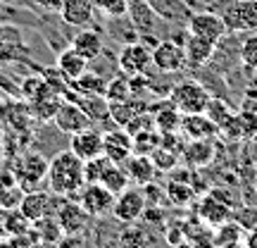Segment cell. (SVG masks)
I'll return each instance as SVG.
<instances>
[{
    "label": "cell",
    "mask_w": 257,
    "mask_h": 248,
    "mask_svg": "<svg viewBox=\"0 0 257 248\" xmlns=\"http://www.w3.org/2000/svg\"><path fill=\"white\" fill-rule=\"evenodd\" d=\"M48 186L55 196H74L86 186L83 179V160L76 157L72 150H60L48 162Z\"/></svg>",
    "instance_id": "cell-1"
},
{
    "label": "cell",
    "mask_w": 257,
    "mask_h": 248,
    "mask_svg": "<svg viewBox=\"0 0 257 248\" xmlns=\"http://www.w3.org/2000/svg\"><path fill=\"white\" fill-rule=\"evenodd\" d=\"M212 93L195 79H184L172 86L169 91V101L176 105V110L181 115H193V112H205L207 103H210Z\"/></svg>",
    "instance_id": "cell-2"
},
{
    "label": "cell",
    "mask_w": 257,
    "mask_h": 248,
    "mask_svg": "<svg viewBox=\"0 0 257 248\" xmlns=\"http://www.w3.org/2000/svg\"><path fill=\"white\" fill-rule=\"evenodd\" d=\"M148 208V198L143 186H128L121 193L114 196V205H112V215L119 222H138L143 217Z\"/></svg>",
    "instance_id": "cell-3"
},
{
    "label": "cell",
    "mask_w": 257,
    "mask_h": 248,
    "mask_svg": "<svg viewBox=\"0 0 257 248\" xmlns=\"http://www.w3.org/2000/svg\"><path fill=\"white\" fill-rule=\"evenodd\" d=\"M15 172H17V182L24 191H36L38 184L48 179V160L41 153L27 150L19 160V165H15Z\"/></svg>",
    "instance_id": "cell-4"
},
{
    "label": "cell",
    "mask_w": 257,
    "mask_h": 248,
    "mask_svg": "<svg viewBox=\"0 0 257 248\" xmlns=\"http://www.w3.org/2000/svg\"><path fill=\"white\" fill-rule=\"evenodd\" d=\"M117 62H119V69L126 76H143L146 69L153 64V50L141 41H128L119 50Z\"/></svg>",
    "instance_id": "cell-5"
},
{
    "label": "cell",
    "mask_w": 257,
    "mask_h": 248,
    "mask_svg": "<svg viewBox=\"0 0 257 248\" xmlns=\"http://www.w3.org/2000/svg\"><path fill=\"white\" fill-rule=\"evenodd\" d=\"M221 17L229 31H257V0H233Z\"/></svg>",
    "instance_id": "cell-6"
},
{
    "label": "cell",
    "mask_w": 257,
    "mask_h": 248,
    "mask_svg": "<svg viewBox=\"0 0 257 248\" xmlns=\"http://www.w3.org/2000/svg\"><path fill=\"white\" fill-rule=\"evenodd\" d=\"M188 31L195 34V36L212 41L214 46L229 34L224 17L217 15V12H193L191 17H188Z\"/></svg>",
    "instance_id": "cell-7"
},
{
    "label": "cell",
    "mask_w": 257,
    "mask_h": 248,
    "mask_svg": "<svg viewBox=\"0 0 257 248\" xmlns=\"http://www.w3.org/2000/svg\"><path fill=\"white\" fill-rule=\"evenodd\" d=\"M153 64L165 74L181 72L186 67L184 43H176V41H157L155 48H153Z\"/></svg>",
    "instance_id": "cell-8"
},
{
    "label": "cell",
    "mask_w": 257,
    "mask_h": 248,
    "mask_svg": "<svg viewBox=\"0 0 257 248\" xmlns=\"http://www.w3.org/2000/svg\"><path fill=\"white\" fill-rule=\"evenodd\" d=\"M102 155L112 162H119V165H124L128 157L134 155V138L126 129L119 127L102 131Z\"/></svg>",
    "instance_id": "cell-9"
},
{
    "label": "cell",
    "mask_w": 257,
    "mask_h": 248,
    "mask_svg": "<svg viewBox=\"0 0 257 248\" xmlns=\"http://www.w3.org/2000/svg\"><path fill=\"white\" fill-rule=\"evenodd\" d=\"M79 203L83 205V210L88 212L91 217H102L112 212V205H114V193L102 186L100 182L98 184H86L81 189V196H79Z\"/></svg>",
    "instance_id": "cell-10"
},
{
    "label": "cell",
    "mask_w": 257,
    "mask_h": 248,
    "mask_svg": "<svg viewBox=\"0 0 257 248\" xmlns=\"http://www.w3.org/2000/svg\"><path fill=\"white\" fill-rule=\"evenodd\" d=\"M69 150L76 157H81L83 162L93 160V157H100L102 155V131L91 124V127L72 134L69 136Z\"/></svg>",
    "instance_id": "cell-11"
},
{
    "label": "cell",
    "mask_w": 257,
    "mask_h": 248,
    "mask_svg": "<svg viewBox=\"0 0 257 248\" xmlns=\"http://www.w3.org/2000/svg\"><path fill=\"white\" fill-rule=\"evenodd\" d=\"M57 224H60V229H62L64 236H81L83 229L88 227V220H91V215L83 210L81 203H74V201H64L60 203V208H57Z\"/></svg>",
    "instance_id": "cell-12"
},
{
    "label": "cell",
    "mask_w": 257,
    "mask_h": 248,
    "mask_svg": "<svg viewBox=\"0 0 257 248\" xmlns=\"http://www.w3.org/2000/svg\"><path fill=\"white\" fill-rule=\"evenodd\" d=\"M53 122H55V127L60 129L62 134H69V136L93 124L91 117L86 115V110H83L76 101H62L60 103V108H57L55 120Z\"/></svg>",
    "instance_id": "cell-13"
},
{
    "label": "cell",
    "mask_w": 257,
    "mask_h": 248,
    "mask_svg": "<svg viewBox=\"0 0 257 248\" xmlns=\"http://www.w3.org/2000/svg\"><path fill=\"white\" fill-rule=\"evenodd\" d=\"M195 215H198V217H200L207 227H212V229H214L217 224L231 220V217H233V210H231L229 203H224L221 198H217V196L207 193L205 198H200V201H198Z\"/></svg>",
    "instance_id": "cell-14"
},
{
    "label": "cell",
    "mask_w": 257,
    "mask_h": 248,
    "mask_svg": "<svg viewBox=\"0 0 257 248\" xmlns=\"http://www.w3.org/2000/svg\"><path fill=\"white\" fill-rule=\"evenodd\" d=\"M214 153H217V148H214L212 138H195V141L186 143L181 157H184L188 170H202L214 160Z\"/></svg>",
    "instance_id": "cell-15"
},
{
    "label": "cell",
    "mask_w": 257,
    "mask_h": 248,
    "mask_svg": "<svg viewBox=\"0 0 257 248\" xmlns=\"http://www.w3.org/2000/svg\"><path fill=\"white\" fill-rule=\"evenodd\" d=\"M214 43L207 41V38H200L195 36V34H186V41H184V53H186V64L193 67V69H198V67H205V64H210L212 55H214Z\"/></svg>",
    "instance_id": "cell-16"
},
{
    "label": "cell",
    "mask_w": 257,
    "mask_h": 248,
    "mask_svg": "<svg viewBox=\"0 0 257 248\" xmlns=\"http://www.w3.org/2000/svg\"><path fill=\"white\" fill-rule=\"evenodd\" d=\"M0 112H3V120L8 122L17 134H27L29 129H31V124H34V120H36L29 103L5 101L3 105H0Z\"/></svg>",
    "instance_id": "cell-17"
},
{
    "label": "cell",
    "mask_w": 257,
    "mask_h": 248,
    "mask_svg": "<svg viewBox=\"0 0 257 248\" xmlns=\"http://www.w3.org/2000/svg\"><path fill=\"white\" fill-rule=\"evenodd\" d=\"M188 141L195 138H214L217 136V124L205 115V112H193L181 117V129H179Z\"/></svg>",
    "instance_id": "cell-18"
},
{
    "label": "cell",
    "mask_w": 257,
    "mask_h": 248,
    "mask_svg": "<svg viewBox=\"0 0 257 248\" xmlns=\"http://www.w3.org/2000/svg\"><path fill=\"white\" fill-rule=\"evenodd\" d=\"M53 198L55 193H43V191H27L22 196V203H19V210L27 215L31 222H38L41 217L50 215V205H53Z\"/></svg>",
    "instance_id": "cell-19"
},
{
    "label": "cell",
    "mask_w": 257,
    "mask_h": 248,
    "mask_svg": "<svg viewBox=\"0 0 257 248\" xmlns=\"http://www.w3.org/2000/svg\"><path fill=\"white\" fill-rule=\"evenodd\" d=\"M93 0H64L62 10H60V17H62L64 24H69V27H88L93 19Z\"/></svg>",
    "instance_id": "cell-20"
},
{
    "label": "cell",
    "mask_w": 257,
    "mask_h": 248,
    "mask_svg": "<svg viewBox=\"0 0 257 248\" xmlns=\"http://www.w3.org/2000/svg\"><path fill=\"white\" fill-rule=\"evenodd\" d=\"M69 46H72L79 55L86 57L88 62H91V60H98V57L102 55V34L100 31H95V29L83 27L79 34H74Z\"/></svg>",
    "instance_id": "cell-21"
},
{
    "label": "cell",
    "mask_w": 257,
    "mask_h": 248,
    "mask_svg": "<svg viewBox=\"0 0 257 248\" xmlns=\"http://www.w3.org/2000/svg\"><path fill=\"white\" fill-rule=\"evenodd\" d=\"M124 167H126L128 177H131V182L136 186L150 184L157 175V167H155V162H153L150 155H138V153H134V155L124 162Z\"/></svg>",
    "instance_id": "cell-22"
},
{
    "label": "cell",
    "mask_w": 257,
    "mask_h": 248,
    "mask_svg": "<svg viewBox=\"0 0 257 248\" xmlns=\"http://www.w3.org/2000/svg\"><path fill=\"white\" fill-rule=\"evenodd\" d=\"M57 69L64 74L67 81L72 84V81H76L79 76H83V74L88 72V60H86L83 55H79V53L69 46L57 55Z\"/></svg>",
    "instance_id": "cell-23"
},
{
    "label": "cell",
    "mask_w": 257,
    "mask_h": 248,
    "mask_svg": "<svg viewBox=\"0 0 257 248\" xmlns=\"http://www.w3.org/2000/svg\"><path fill=\"white\" fill-rule=\"evenodd\" d=\"M126 15L131 17V24L141 31V34H150L155 29L157 22V12L150 5L148 0H126Z\"/></svg>",
    "instance_id": "cell-24"
},
{
    "label": "cell",
    "mask_w": 257,
    "mask_h": 248,
    "mask_svg": "<svg viewBox=\"0 0 257 248\" xmlns=\"http://www.w3.org/2000/svg\"><path fill=\"white\" fill-rule=\"evenodd\" d=\"M153 112V117H155V129L160 134H167V131H179L181 129V112L176 110V105L172 101H165L155 105V108H150Z\"/></svg>",
    "instance_id": "cell-25"
},
{
    "label": "cell",
    "mask_w": 257,
    "mask_h": 248,
    "mask_svg": "<svg viewBox=\"0 0 257 248\" xmlns=\"http://www.w3.org/2000/svg\"><path fill=\"white\" fill-rule=\"evenodd\" d=\"M148 105L143 101H138L136 96L134 98H126V101H117V103H110V120L117 124V127H126L128 122L134 120L136 115L146 112Z\"/></svg>",
    "instance_id": "cell-26"
},
{
    "label": "cell",
    "mask_w": 257,
    "mask_h": 248,
    "mask_svg": "<svg viewBox=\"0 0 257 248\" xmlns=\"http://www.w3.org/2000/svg\"><path fill=\"white\" fill-rule=\"evenodd\" d=\"M245 234H248V231L243 229L238 222L231 217V220L221 222V224H217V227L212 229V236H214V248L229 246V243H238V241L245 239Z\"/></svg>",
    "instance_id": "cell-27"
},
{
    "label": "cell",
    "mask_w": 257,
    "mask_h": 248,
    "mask_svg": "<svg viewBox=\"0 0 257 248\" xmlns=\"http://www.w3.org/2000/svg\"><path fill=\"white\" fill-rule=\"evenodd\" d=\"M100 184L107 186V189L117 196V193H121L124 189H128V186H131V177H128V172H126V167H124V165H119V162H112V160H110V165L105 167V172H102Z\"/></svg>",
    "instance_id": "cell-28"
},
{
    "label": "cell",
    "mask_w": 257,
    "mask_h": 248,
    "mask_svg": "<svg viewBox=\"0 0 257 248\" xmlns=\"http://www.w3.org/2000/svg\"><path fill=\"white\" fill-rule=\"evenodd\" d=\"M148 5L157 12V17L162 19H172V22H176V19H186L188 22V8H186L181 0H148Z\"/></svg>",
    "instance_id": "cell-29"
},
{
    "label": "cell",
    "mask_w": 257,
    "mask_h": 248,
    "mask_svg": "<svg viewBox=\"0 0 257 248\" xmlns=\"http://www.w3.org/2000/svg\"><path fill=\"white\" fill-rule=\"evenodd\" d=\"M134 84H131V76L121 72L119 76H114L107 81V89H105V98L107 103H117V101H126V98H134Z\"/></svg>",
    "instance_id": "cell-30"
},
{
    "label": "cell",
    "mask_w": 257,
    "mask_h": 248,
    "mask_svg": "<svg viewBox=\"0 0 257 248\" xmlns=\"http://www.w3.org/2000/svg\"><path fill=\"white\" fill-rule=\"evenodd\" d=\"M119 248H148V231L136 222H126V227L119 231L117 239Z\"/></svg>",
    "instance_id": "cell-31"
},
{
    "label": "cell",
    "mask_w": 257,
    "mask_h": 248,
    "mask_svg": "<svg viewBox=\"0 0 257 248\" xmlns=\"http://www.w3.org/2000/svg\"><path fill=\"white\" fill-rule=\"evenodd\" d=\"M74 91L79 96H105V89H107V81L102 79L100 74L86 72L83 76H79L76 81H72Z\"/></svg>",
    "instance_id": "cell-32"
},
{
    "label": "cell",
    "mask_w": 257,
    "mask_h": 248,
    "mask_svg": "<svg viewBox=\"0 0 257 248\" xmlns=\"http://www.w3.org/2000/svg\"><path fill=\"white\" fill-rule=\"evenodd\" d=\"M134 138V153L138 155H153L157 148L162 146V134L157 129H148V131H141Z\"/></svg>",
    "instance_id": "cell-33"
},
{
    "label": "cell",
    "mask_w": 257,
    "mask_h": 248,
    "mask_svg": "<svg viewBox=\"0 0 257 248\" xmlns=\"http://www.w3.org/2000/svg\"><path fill=\"white\" fill-rule=\"evenodd\" d=\"M195 189H193L191 182H179V179H172L169 186H167V198L174 203V205H188V203L195 198Z\"/></svg>",
    "instance_id": "cell-34"
},
{
    "label": "cell",
    "mask_w": 257,
    "mask_h": 248,
    "mask_svg": "<svg viewBox=\"0 0 257 248\" xmlns=\"http://www.w3.org/2000/svg\"><path fill=\"white\" fill-rule=\"evenodd\" d=\"M34 234H36V241H48V243H57L60 236H62V229L57 224L55 217H41L38 222H34Z\"/></svg>",
    "instance_id": "cell-35"
},
{
    "label": "cell",
    "mask_w": 257,
    "mask_h": 248,
    "mask_svg": "<svg viewBox=\"0 0 257 248\" xmlns=\"http://www.w3.org/2000/svg\"><path fill=\"white\" fill-rule=\"evenodd\" d=\"M205 115H207V117H210V120L219 127V124H224V122L233 115V108H231L224 98H219V96H212L210 103H207V108H205ZM217 134H219V131H217Z\"/></svg>",
    "instance_id": "cell-36"
},
{
    "label": "cell",
    "mask_w": 257,
    "mask_h": 248,
    "mask_svg": "<svg viewBox=\"0 0 257 248\" xmlns=\"http://www.w3.org/2000/svg\"><path fill=\"white\" fill-rule=\"evenodd\" d=\"M46 91H53V89L46 84L43 76H27V79L22 81V96H24V101L27 103L36 101L38 96H43Z\"/></svg>",
    "instance_id": "cell-37"
},
{
    "label": "cell",
    "mask_w": 257,
    "mask_h": 248,
    "mask_svg": "<svg viewBox=\"0 0 257 248\" xmlns=\"http://www.w3.org/2000/svg\"><path fill=\"white\" fill-rule=\"evenodd\" d=\"M150 157H153V162H155L157 172H167V175H169V172L179 165V157L181 155L174 153V150H169V148H165V146H160Z\"/></svg>",
    "instance_id": "cell-38"
},
{
    "label": "cell",
    "mask_w": 257,
    "mask_h": 248,
    "mask_svg": "<svg viewBox=\"0 0 257 248\" xmlns=\"http://www.w3.org/2000/svg\"><path fill=\"white\" fill-rule=\"evenodd\" d=\"M107 165H110V160L105 155L86 160V162H83V179H86V184H98L102 179V172H105Z\"/></svg>",
    "instance_id": "cell-39"
},
{
    "label": "cell",
    "mask_w": 257,
    "mask_h": 248,
    "mask_svg": "<svg viewBox=\"0 0 257 248\" xmlns=\"http://www.w3.org/2000/svg\"><path fill=\"white\" fill-rule=\"evenodd\" d=\"M240 62L257 72V31H250L248 38L240 43Z\"/></svg>",
    "instance_id": "cell-40"
},
{
    "label": "cell",
    "mask_w": 257,
    "mask_h": 248,
    "mask_svg": "<svg viewBox=\"0 0 257 248\" xmlns=\"http://www.w3.org/2000/svg\"><path fill=\"white\" fill-rule=\"evenodd\" d=\"M238 122L243 129V138H255L257 136V108H243L238 112Z\"/></svg>",
    "instance_id": "cell-41"
},
{
    "label": "cell",
    "mask_w": 257,
    "mask_h": 248,
    "mask_svg": "<svg viewBox=\"0 0 257 248\" xmlns=\"http://www.w3.org/2000/svg\"><path fill=\"white\" fill-rule=\"evenodd\" d=\"M233 220L238 222L245 231L257 229V205H245V208L233 210Z\"/></svg>",
    "instance_id": "cell-42"
},
{
    "label": "cell",
    "mask_w": 257,
    "mask_h": 248,
    "mask_svg": "<svg viewBox=\"0 0 257 248\" xmlns=\"http://www.w3.org/2000/svg\"><path fill=\"white\" fill-rule=\"evenodd\" d=\"M219 136H224L226 141H240L243 138V129H240V122H238V112H233L229 120L217 127Z\"/></svg>",
    "instance_id": "cell-43"
},
{
    "label": "cell",
    "mask_w": 257,
    "mask_h": 248,
    "mask_svg": "<svg viewBox=\"0 0 257 248\" xmlns=\"http://www.w3.org/2000/svg\"><path fill=\"white\" fill-rule=\"evenodd\" d=\"M93 5L98 10H102L107 17L117 19V17H124L126 15V0H93Z\"/></svg>",
    "instance_id": "cell-44"
},
{
    "label": "cell",
    "mask_w": 257,
    "mask_h": 248,
    "mask_svg": "<svg viewBox=\"0 0 257 248\" xmlns=\"http://www.w3.org/2000/svg\"><path fill=\"white\" fill-rule=\"evenodd\" d=\"M167 241H169V246H179V243H184L186 241V231H184V222L181 224H174V227H169L167 229Z\"/></svg>",
    "instance_id": "cell-45"
},
{
    "label": "cell",
    "mask_w": 257,
    "mask_h": 248,
    "mask_svg": "<svg viewBox=\"0 0 257 248\" xmlns=\"http://www.w3.org/2000/svg\"><path fill=\"white\" fill-rule=\"evenodd\" d=\"M41 10H46V12H60L64 5V0H34Z\"/></svg>",
    "instance_id": "cell-46"
},
{
    "label": "cell",
    "mask_w": 257,
    "mask_h": 248,
    "mask_svg": "<svg viewBox=\"0 0 257 248\" xmlns=\"http://www.w3.org/2000/svg\"><path fill=\"white\" fill-rule=\"evenodd\" d=\"M245 246L248 248H257V229H252V231H248V234H245Z\"/></svg>",
    "instance_id": "cell-47"
},
{
    "label": "cell",
    "mask_w": 257,
    "mask_h": 248,
    "mask_svg": "<svg viewBox=\"0 0 257 248\" xmlns=\"http://www.w3.org/2000/svg\"><path fill=\"white\" fill-rule=\"evenodd\" d=\"M0 248H22V246H19V241H17V239L3 236V241H0Z\"/></svg>",
    "instance_id": "cell-48"
},
{
    "label": "cell",
    "mask_w": 257,
    "mask_h": 248,
    "mask_svg": "<svg viewBox=\"0 0 257 248\" xmlns=\"http://www.w3.org/2000/svg\"><path fill=\"white\" fill-rule=\"evenodd\" d=\"M29 248H55V243H48V241H34Z\"/></svg>",
    "instance_id": "cell-49"
},
{
    "label": "cell",
    "mask_w": 257,
    "mask_h": 248,
    "mask_svg": "<svg viewBox=\"0 0 257 248\" xmlns=\"http://www.w3.org/2000/svg\"><path fill=\"white\" fill-rule=\"evenodd\" d=\"M176 248H198V246H195L193 241H188V239H186L184 243H179V246H176Z\"/></svg>",
    "instance_id": "cell-50"
},
{
    "label": "cell",
    "mask_w": 257,
    "mask_h": 248,
    "mask_svg": "<svg viewBox=\"0 0 257 248\" xmlns=\"http://www.w3.org/2000/svg\"><path fill=\"white\" fill-rule=\"evenodd\" d=\"M221 248H248L245 241H238V243H229V246H221Z\"/></svg>",
    "instance_id": "cell-51"
},
{
    "label": "cell",
    "mask_w": 257,
    "mask_h": 248,
    "mask_svg": "<svg viewBox=\"0 0 257 248\" xmlns=\"http://www.w3.org/2000/svg\"><path fill=\"white\" fill-rule=\"evenodd\" d=\"M255 193H257V175H255Z\"/></svg>",
    "instance_id": "cell-52"
},
{
    "label": "cell",
    "mask_w": 257,
    "mask_h": 248,
    "mask_svg": "<svg viewBox=\"0 0 257 248\" xmlns=\"http://www.w3.org/2000/svg\"><path fill=\"white\" fill-rule=\"evenodd\" d=\"M0 3H5V0H0Z\"/></svg>",
    "instance_id": "cell-53"
},
{
    "label": "cell",
    "mask_w": 257,
    "mask_h": 248,
    "mask_svg": "<svg viewBox=\"0 0 257 248\" xmlns=\"http://www.w3.org/2000/svg\"><path fill=\"white\" fill-rule=\"evenodd\" d=\"M255 138H257V136H255Z\"/></svg>",
    "instance_id": "cell-54"
}]
</instances>
